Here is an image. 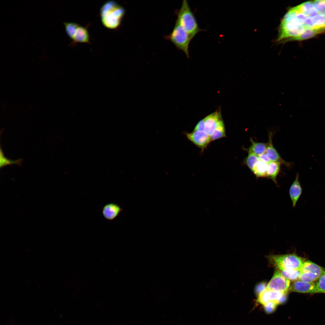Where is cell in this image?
Segmentation results:
<instances>
[{
  "label": "cell",
  "mask_w": 325,
  "mask_h": 325,
  "mask_svg": "<svg viewBox=\"0 0 325 325\" xmlns=\"http://www.w3.org/2000/svg\"><path fill=\"white\" fill-rule=\"evenodd\" d=\"M317 14L325 17V0H317L313 1Z\"/></svg>",
  "instance_id": "obj_28"
},
{
  "label": "cell",
  "mask_w": 325,
  "mask_h": 325,
  "mask_svg": "<svg viewBox=\"0 0 325 325\" xmlns=\"http://www.w3.org/2000/svg\"><path fill=\"white\" fill-rule=\"evenodd\" d=\"M325 31V28L306 29L302 34L293 39L291 41H302L322 33Z\"/></svg>",
  "instance_id": "obj_19"
},
{
  "label": "cell",
  "mask_w": 325,
  "mask_h": 325,
  "mask_svg": "<svg viewBox=\"0 0 325 325\" xmlns=\"http://www.w3.org/2000/svg\"><path fill=\"white\" fill-rule=\"evenodd\" d=\"M125 13L124 8L116 2L107 1L100 9L102 23L108 29H116L120 26Z\"/></svg>",
  "instance_id": "obj_2"
},
{
  "label": "cell",
  "mask_w": 325,
  "mask_h": 325,
  "mask_svg": "<svg viewBox=\"0 0 325 325\" xmlns=\"http://www.w3.org/2000/svg\"><path fill=\"white\" fill-rule=\"evenodd\" d=\"M65 31L68 36L72 39L79 24L73 22H63Z\"/></svg>",
  "instance_id": "obj_23"
},
{
  "label": "cell",
  "mask_w": 325,
  "mask_h": 325,
  "mask_svg": "<svg viewBox=\"0 0 325 325\" xmlns=\"http://www.w3.org/2000/svg\"><path fill=\"white\" fill-rule=\"evenodd\" d=\"M278 305V304L277 301H271L263 305L265 312L268 314H271L275 311Z\"/></svg>",
  "instance_id": "obj_30"
},
{
  "label": "cell",
  "mask_w": 325,
  "mask_h": 325,
  "mask_svg": "<svg viewBox=\"0 0 325 325\" xmlns=\"http://www.w3.org/2000/svg\"><path fill=\"white\" fill-rule=\"evenodd\" d=\"M250 141L251 143L250 146L248 148L244 149L248 153H252L259 156L265 152L266 144L255 141L252 138L250 139Z\"/></svg>",
  "instance_id": "obj_16"
},
{
  "label": "cell",
  "mask_w": 325,
  "mask_h": 325,
  "mask_svg": "<svg viewBox=\"0 0 325 325\" xmlns=\"http://www.w3.org/2000/svg\"><path fill=\"white\" fill-rule=\"evenodd\" d=\"M268 258L278 271L301 270L305 261L294 254L271 255Z\"/></svg>",
  "instance_id": "obj_4"
},
{
  "label": "cell",
  "mask_w": 325,
  "mask_h": 325,
  "mask_svg": "<svg viewBox=\"0 0 325 325\" xmlns=\"http://www.w3.org/2000/svg\"><path fill=\"white\" fill-rule=\"evenodd\" d=\"M226 137L224 125L221 119L219 122L213 133L211 136V139L212 141Z\"/></svg>",
  "instance_id": "obj_21"
},
{
  "label": "cell",
  "mask_w": 325,
  "mask_h": 325,
  "mask_svg": "<svg viewBox=\"0 0 325 325\" xmlns=\"http://www.w3.org/2000/svg\"><path fill=\"white\" fill-rule=\"evenodd\" d=\"M258 157L260 160L268 164L271 161L266 153L258 156Z\"/></svg>",
  "instance_id": "obj_33"
},
{
  "label": "cell",
  "mask_w": 325,
  "mask_h": 325,
  "mask_svg": "<svg viewBox=\"0 0 325 325\" xmlns=\"http://www.w3.org/2000/svg\"><path fill=\"white\" fill-rule=\"evenodd\" d=\"M286 294L265 288L258 296L257 299L258 302L262 305L271 301H276L277 302L278 301L283 295H286Z\"/></svg>",
  "instance_id": "obj_11"
},
{
  "label": "cell",
  "mask_w": 325,
  "mask_h": 325,
  "mask_svg": "<svg viewBox=\"0 0 325 325\" xmlns=\"http://www.w3.org/2000/svg\"><path fill=\"white\" fill-rule=\"evenodd\" d=\"M185 135L189 140L202 151L206 148L212 141L210 137L204 131L193 130L190 133H185Z\"/></svg>",
  "instance_id": "obj_7"
},
{
  "label": "cell",
  "mask_w": 325,
  "mask_h": 325,
  "mask_svg": "<svg viewBox=\"0 0 325 325\" xmlns=\"http://www.w3.org/2000/svg\"><path fill=\"white\" fill-rule=\"evenodd\" d=\"M291 291L301 293H316V283L308 282L299 280L296 281L292 285Z\"/></svg>",
  "instance_id": "obj_10"
},
{
  "label": "cell",
  "mask_w": 325,
  "mask_h": 325,
  "mask_svg": "<svg viewBox=\"0 0 325 325\" xmlns=\"http://www.w3.org/2000/svg\"><path fill=\"white\" fill-rule=\"evenodd\" d=\"M316 293H325V270L316 281Z\"/></svg>",
  "instance_id": "obj_27"
},
{
  "label": "cell",
  "mask_w": 325,
  "mask_h": 325,
  "mask_svg": "<svg viewBox=\"0 0 325 325\" xmlns=\"http://www.w3.org/2000/svg\"><path fill=\"white\" fill-rule=\"evenodd\" d=\"M290 284V280L283 277L277 270L275 271L266 289L287 293L289 289Z\"/></svg>",
  "instance_id": "obj_6"
},
{
  "label": "cell",
  "mask_w": 325,
  "mask_h": 325,
  "mask_svg": "<svg viewBox=\"0 0 325 325\" xmlns=\"http://www.w3.org/2000/svg\"><path fill=\"white\" fill-rule=\"evenodd\" d=\"M295 7L307 17H311L317 14L312 1L305 2Z\"/></svg>",
  "instance_id": "obj_15"
},
{
  "label": "cell",
  "mask_w": 325,
  "mask_h": 325,
  "mask_svg": "<svg viewBox=\"0 0 325 325\" xmlns=\"http://www.w3.org/2000/svg\"><path fill=\"white\" fill-rule=\"evenodd\" d=\"M286 294L283 295L278 301V304H282L286 301Z\"/></svg>",
  "instance_id": "obj_34"
},
{
  "label": "cell",
  "mask_w": 325,
  "mask_h": 325,
  "mask_svg": "<svg viewBox=\"0 0 325 325\" xmlns=\"http://www.w3.org/2000/svg\"><path fill=\"white\" fill-rule=\"evenodd\" d=\"M278 271L283 277L290 280H298L301 272V270H287Z\"/></svg>",
  "instance_id": "obj_22"
},
{
  "label": "cell",
  "mask_w": 325,
  "mask_h": 325,
  "mask_svg": "<svg viewBox=\"0 0 325 325\" xmlns=\"http://www.w3.org/2000/svg\"><path fill=\"white\" fill-rule=\"evenodd\" d=\"M325 269L319 265L310 261H305L301 270V271H309L316 275L319 278Z\"/></svg>",
  "instance_id": "obj_18"
},
{
  "label": "cell",
  "mask_w": 325,
  "mask_h": 325,
  "mask_svg": "<svg viewBox=\"0 0 325 325\" xmlns=\"http://www.w3.org/2000/svg\"><path fill=\"white\" fill-rule=\"evenodd\" d=\"M268 164L259 160L251 170L257 178L266 177Z\"/></svg>",
  "instance_id": "obj_20"
},
{
  "label": "cell",
  "mask_w": 325,
  "mask_h": 325,
  "mask_svg": "<svg viewBox=\"0 0 325 325\" xmlns=\"http://www.w3.org/2000/svg\"><path fill=\"white\" fill-rule=\"evenodd\" d=\"M272 132L269 133L268 135V140L267 144L266 153L271 161L278 162L281 164H283L289 167L291 164L283 159L274 147L272 141Z\"/></svg>",
  "instance_id": "obj_9"
},
{
  "label": "cell",
  "mask_w": 325,
  "mask_h": 325,
  "mask_svg": "<svg viewBox=\"0 0 325 325\" xmlns=\"http://www.w3.org/2000/svg\"><path fill=\"white\" fill-rule=\"evenodd\" d=\"M296 11L293 8L289 9L283 18L279 27L277 41L281 42L291 41L302 34L306 29L303 24L295 19Z\"/></svg>",
  "instance_id": "obj_1"
},
{
  "label": "cell",
  "mask_w": 325,
  "mask_h": 325,
  "mask_svg": "<svg viewBox=\"0 0 325 325\" xmlns=\"http://www.w3.org/2000/svg\"><path fill=\"white\" fill-rule=\"evenodd\" d=\"M192 39L199 32L204 31L200 28L196 17L187 0H183L177 14L176 20Z\"/></svg>",
  "instance_id": "obj_3"
},
{
  "label": "cell",
  "mask_w": 325,
  "mask_h": 325,
  "mask_svg": "<svg viewBox=\"0 0 325 325\" xmlns=\"http://www.w3.org/2000/svg\"><path fill=\"white\" fill-rule=\"evenodd\" d=\"M166 38L170 40L177 48L183 51L187 57H189V48L192 39L177 21L172 32Z\"/></svg>",
  "instance_id": "obj_5"
},
{
  "label": "cell",
  "mask_w": 325,
  "mask_h": 325,
  "mask_svg": "<svg viewBox=\"0 0 325 325\" xmlns=\"http://www.w3.org/2000/svg\"><path fill=\"white\" fill-rule=\"evenodd\" d=\"M266 287V283L265 282L261 283L257 285L255 289V292L258 296Z\"/></svg>",
  "instance_id": "obj_31"
},
{
  "label": "cell",
  "mask_w": 325,
  "mask_h": 325,
  "mask_svg": "<svg viewBox=\"0 0 325 325\" xmlns=\"http://www.w3.org/2000/svg\"><path fill=\"white\" fill-rule=\"evenodd\" d=\"M311 18L314 28H325V17L317 14Z\"/></svg>",
  "instance_id": "obj_25"
},
{
  "label": "cell",
  "mask_w": 325,
  "mask_h": 325,
  "mask_svg": "<svg viewBox=\"0 0 325 325\" xmlns=\"http://www.w3.org/2000/svg\"><path fill=\"white\" fill-rule=\"evenodd\" d=\"M204 120L203 119L200 120L197 123L194 129V131H204Z\"/></svg>",
  "instance_id": "obj_32"
},
{
  "label": "cell",
  "mask_w": 325,
  "mask_h": 325,
  "mask_svg": "<svg viewBox=\"0 0 325 325\" xmlns=\"http://www.w3.org/2000/svg\"><path fill=\"white\" fill-rule=\"evenodd\" d=\"M90 36L87 26H80L72 39L71 44L78 42L90 43Z\"/></svg>",
  "instance_id": "obj_14"
},
{
  "label": "cell",
  "mask_w": 325,
  "mask_h": 325,
  "mask_svg": "<svg viewBox=\"0 0 325 325\" xmlns=\"http://www.w3.org/2000/svg\"><path fill=\"white\" fill-rule=\"evenodd\" d=\"M122 210V209L118 205L111 203H108L104 206L102 212L105 218L109 221H112L118 216Z\"/></svg>",
  "instance_id": "obj_12"
},
{
  "label": "cell",
  "mask_w": 325,
  "mask_h": 325,
  "mask_svg": "<svg viewBox=\"0 0 325 325\" xmlns=\"http://www.w3.org/2000/svg\"><path fill=\"white\" fill-rule=\"evenodd\" d=\"M259 160L257 156L252 153H249L244 160V162L248 167L252 170Z\"/></svg>",
  "instance_id": "obj_26"
},
{
  "label": "cell",
  "mask_w": 325,
  "mask_h": 325,
  "mask_svg": "<svg viewBox=\"0 0 325 325\" xmlns=\"http://www.w3.org/2000/svg\"><path fill=\"white\" fill-rule=\"evenodd\" d=\"M302 193V188L299 180V174L297 173L295 179L289 190V195L292 203V205L295 207Z\"/></svg>",
  "instance_id": "obj_13"
},
{
  "label": "cell",
  "mask_w": 325,
  "mask_h": 325,
  "mask_svg": "<svg viewBox=\"0 0 325 325\" xmlns=\"http://www.w3.org/2000/svg\"><path fill=\"white\" fill-rule=\"evenodd\" d=\"M0 168L2 167L5 166L12 164H18L21 163V159H18L17 160H11L6 158L4 156L3 152L1 149H0Z\"/></svg>",
  "instance_id": "obj_29"
},
{
  "label": "cell",
  "mask_w": 325,
  "mask_h": 325,
  "mask_svg": "<svg viewBox=\"0 0 325 325\" xmlns=\"http://www.w3.org/2000/svg\"><path fill=\"white\" fill-rule=\"evenodd\" d=\"M280 164L279 162L273 161L268 163L266 177L271 179L277 185V178L280 170Z\"/></svg>",
  "instance_id": "obj_17"
},
{
  "label": "cell",
  "mask_w": 325,
  "mask_h": 325,
  "mask_svg": "<svg viewBox=\"0 0 325 325\" xmlns=\"http://www.w3.org/2000/svg\"><path fill=\"white\" fill-rule=\"evenodd\" d=\"M204 119L205 123L204 132L211 137L219 122L221 120V115L220 113L216 111L208 116Z\"/></svg>",
  "instance_id": "obj_8"
},
{
  "label": "cell",
  "mask_w": 325,
  "mask_h": 325,
  "mask_svg": "<svg viewBox=\"0 0 325 325\" xmlns=\"http://www.w3.org/2000/svg\"><path fill=\"white\" fill-rule=\"evenodd\" d=\"M319 277L309 271H301L299 280L305 282H313L316 281Z\"/></svg>",
  "instance_id": "obj_24"
}]
</instances>
